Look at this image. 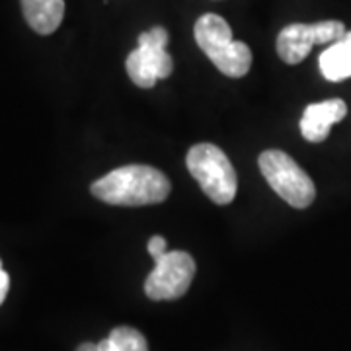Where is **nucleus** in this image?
<instances>
[{
    "mask_svg": "<svg viewBox=\"0 0 351 351\" xmlns=\"http://www.w3.org/2000/svg\"><path fill=\"white\" fill-rule=\"evenodd\" d=\"M348 115L346 101L334 98V100L318 101L306 106L301 117V133L308 143H322L330 135L332 125L339 123Z\"/></svg>",
    "mask_w": 351,
    "mask_h": 351,
    "instance_id": "obj_8",
    "label": "nucleus"
},
{
    "mask_svg": "<svg viewBox=\"0 0 351 351\" xmlns=\"http://www.w3.org/2000/svg\"><path fill=\"white\" fill-rule=\"evenodd\" d=\"M0 269H2V260H0Z\"/></svg>",
    "mask_w": 351,
    "mask_h": 351,
    "instance_id": "obj_15",
    "label": "nucleus"
},
{
    "mask_svg": "<svg viewBox=\"0 0 351 351\" xmlns=\"http://www.w3.org/2000/svg\"><path fill=\"white\" fill-rule=\"evenodd\" d=\"M8 289H10V277H8V274L4 269H0V304L6 299Z\"/></svg>",
    "mask_w": 351,
    "mask_h": 351,
    "instance_id": "obj_13",
    "label": "nucleus"
},
{
    "mask_svg": "<svg viewBox=\"0 0 351 351\" xmlns=\"http://www.w3.org/2000/svg\"><path fill=\"white\" fill-rule=\"evenodd\" d=\"M346 36V25L339 20H324L316 24H289L277 36V55L283 63H302L314 45L334 43Z\"/></svg>",
    "mask_w": 351,
    "mask_h": 351,
    "instance_id": "obj_6",
    "label": "nucleus"
},
{
    "mask_svg": "<svg viewBox=\"0 0 351 351\" xmlns=\"http://www.w3.org/2000/svg\"><path fill=\"white\" fill-rule=\"evenodd\" d=\"M166 47L168 32L162 25H154L138 36V47L127 55L125 61L127 75L138 88H152L156 80L172 75L174 61Z\"/></svg>",
    "mask_w": 351,
    "mask_h": 351,
    "instance_id": "obj_5",
    "label": "nucleus"
},
{
    "mask_svg": "<svg viewBox=\"0 0 351 351\" xmlns=\"http://www.w3.org/2000/svg\"><path fill=\"white\" fill-rule=\"evenodd\" d=\"M147 250H149V254L152 256V260L156 262L158 258H162L164 254H166V240L162 239V237H152L151 240H149V244H147Z\"/></svg>",
    "mask_w": 351,
    "mask_h": 351,
    "instance_id": "obj_12",
    "label": "nucleus"
},
{
    "mask_svg": "<svg viewBox=\"0 0 351 351\" xmlns=\"http://www.w3.org/2000/svg\"><path fill=\"white\" fill-rule=\"evenodd\" d=\"M98 343L101 351H149L145 336L131 326H117L108 338Z\"/></svg>",
    "mask_w": 351,
    "mask_h": 351,
    "instance_id": "obj_11",
    "label": "nucleus"
},
{
    "mask_svg": "<svg viewBox=\"0 0 351 351\" xmlns=\"http://www.w3.org/2000/svg\"><path fill=\"white\" fill-rule=\"evenodd\" d=\"M262 176L281 199H285L291 207L304 209L316 197V186L311 176L295 162L287 152L263 151L258 158Z\"/></svg>",
    "mask_w": 351,
    "mask_h": 351,
    "instance_id": "obj_4",
    "label": "nucleus"
},
{
    "mask_svg": "<svg viewBox=\"0 0 351 351\" xmlns=\"http://www.w3.org/2000/svg\"><path fill=\"white\" fill-rule=\"evenodd\" d=\"M145 281V293L152 301H176L188 293L195 276V262L188 252H166L156 260Z\"/></svg>",
    "mask_w": 351,
    "mask_h": 351,
    "instance_id": "obj_7",
    "label": "nucleus"
},
{
    "mask_svg": "<svg viewBox=\"0 0 351 351\" xmlns=\"http://www.w3.org/2000/svg\"><path fill=\"white\" fill-rule=\"evenodd\" d=\"M76 351H101V348H100V343H92V341H86V343L78 346V350Z\"/></svg>",
    "mask_w": 351,
    "mask_h": 351,
    "instance_id": "obj_14",
    "label": "nucleus"
},
{
    "mask_svg": "<svg viewBox=\"0 0 351 351\" xmlns=\"http://www.w3.org/2000/svg\"><path fill=\"white\" fill-rule=\"evenodd\" d=\"M22 12L36 34L49 36L63 22L64 0H22Z\"/></svg>",
    "mask_w": 351,
    "mask_h": 351,
    "instance_id": "obj_9",
    "label": "nucleus"
},
{
    "mask_svg": "<svg viewBox=\"0 0 351 351\" xmlns=\"http://www.w3.org/2000/svg\"><path fill=\"white\" fill-rule=\"evenodd\" d=\"M189 174L193 176L205 195L217 205H228L237 197L239 180L225 152L211 143H199L186 156Z\"/></svg>",
    "mask_w": 351,
    "mask_h": 351,
    "instance_id": "obj_3",
    "label": "nucleus"
},
{
    "mask_svg": "<svg viewBox=\"0 0 351 351\" xmlns=\"http://www.w3.org/2000/svg\"><path fill=\"white\" fill-rule=\"evenodd\" d=\"M318 64L322 76L330 82H341L346 78H351V32H346L343 38L322 51Z\"/></svg>",
    "mask_w": 351,
    "mask_h": 351,
    "instance_id": "obj_10",
    "label": "nucleus"
},
{
    "mask_svg": "<svg viewBox=\"0 0 351 351\" xmlns=\"http://www.w3.org/2000/svg\"><path fill=\"white\" fill-rule=\"evenodd\" d=\"M90 191L96 199L110 205L143 207L162 203L170 195V180L152 166L129 164L101 176Z\"/></svg>",
    "mask_w": 351,
    "mask_h": 351,
    "instance_id": "obj_1",
    "label": "nucleus"
},
{
    "mask_svg": "<svg viewBox=\"0 0 351 351\" xmlns=\"http://www.w3.org/2000/svg\"><path fill=\"white\" fill-rule=\"evenodd\" d=\"M193 36L211 63L230 78H242L252 66V49L244 41L232 39V29L219 14H203L195 22Z\"/></svg>",
    "mask_w": 351,
    "mask_h": 351,
    "instance_id": "obj_2",
    "label": "nucleus"
}]
</instances>
